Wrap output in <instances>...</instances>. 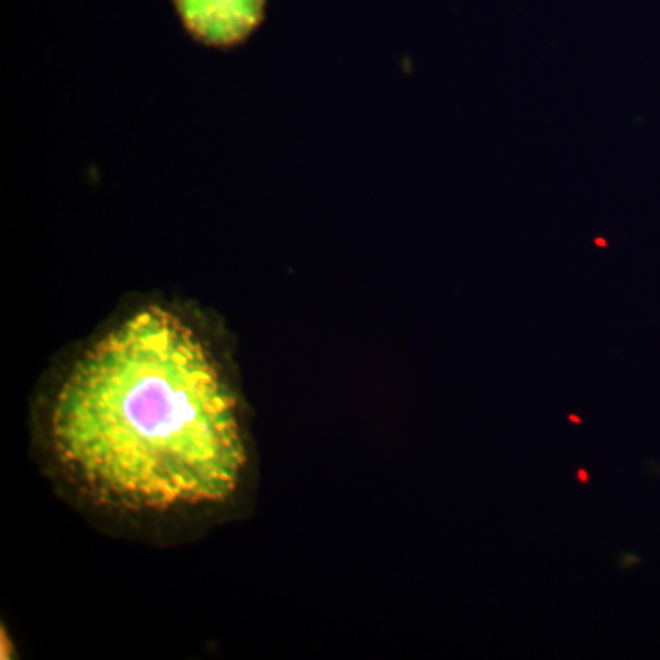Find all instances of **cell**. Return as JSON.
I'll return each mask as SVG.
<instances>
[{
  "label": "cell",
  "mask_w": 660,
  "mask_h": 660,
  "mask_svg": "<svg viewBox=\"0 0 660 660\" xmlns=\"http://www.w3.org/2000/svg\"><path fill=\"white\" fill-rule=\"evenodd\" d=\"M35 435L68 496L132 525L224 510L251 466L226 339L176 301L129 304L68 352L39 396Z\"/></svg>",
  "instance_id": "6da1fadb"
},
{
  "label": "cell",
  "mask_w": 660,
  "mask_h": 660,
  "mask_svg": "<svg viewBox=\"0 0 660 660\" xmlns=\"http://www.w3.org/2000/svg\"><path fill=\"white\" fill-rule=\"evenodd\" d=\"M195 39L215 48L246 41L265 17V0H174Z\"/></svg>",
  "instance_id": "7a4b0ae2"
}]
</instances>
